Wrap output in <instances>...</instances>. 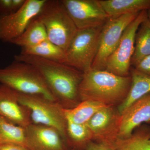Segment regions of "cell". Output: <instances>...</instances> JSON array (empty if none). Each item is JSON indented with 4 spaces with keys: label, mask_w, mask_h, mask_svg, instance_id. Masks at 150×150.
I'll use <instances>...</instances> for the list:
<instances>
[{
    "label": "cell",
    "mask_w": 150,
    "mask_h": 150,
    "mask_svg": "<svg viewBox=\"0 0 150 150\" xmlns=\"http://www.w3.org/2000/svg\"><path fill=\"white\" fill-rule=\"evenodd\" d=\"M139 13L123 15L108 20L101 29L98 51L92 69H105L106 61L118 46L124 30Z\"/></svg>",
    "instance_id": "obj_8"
},
{
    "label": "cell",
    "mask_w": 150,
    "mask_h": 150,
    "mask_svg": "<svg viewBox=\"0 0 150 150\" xmlns=\"http://www.w3.org/2000/svg\"><path fill=\"white\" fill-rule=\"evenodd\" d=\"M35 18L44 25L48 40L66 51L78 28L62 0H46Z\"/></svg>",
    "instance_id": "obj_4"
},
{
    "label": "cell",
    "mask_w": 150,
    "mask_h": 150,
    "mask_svg": "<svg viewBox=\"0 0 150 150\" xmlns=\"http://www.w3.org/2000/svg\"><path fill=\"white\" fill-rule=\"evenodd\" d=\"M147 17V11L141 12L126 28L118 46L106 61L104 70L121 76H130L135 36L140 24Z\"/></svg>",
    "instance_id": "obj_7"
},
{
    "label": "cell",
    "mask_w": 150,
    "mask_h": 150,
    "mask_svg": "<svg viewBox=\"0 0 150 150\" xmlns=\"http://www.w3.org/2000/svg\"><path fill=\"white\" fill-rule=\"evenodd\" d=\"M130 74L131 87L128 95L118 106V112L121 115L131 104L150 92V76L137 71L131 67Z\"/></svg>",
    "instance_id": "obj_16"
},
{
    "label": "cell",
    "mask_w": 150,
    "mask_h": 150,
    "mask_svg": "<svg viewBox=\"0 0 150 150\" xmlns=\"http://www.w3.org/2000/svg\"><path fill=\"white\" fill-rule=\"evenodd\" d=\"M67 143L71 149H85L93 139L92 134L86 124H77L67 120Z\"/></svg>",
    "instance_id": "obj_22"
},
{
    "label": "cell",
    "mask_w": 150,
    "mask_h": 150,
    "mask_svg": "<svg viewBox=\"0 0 150 150\" xmlns=\"http://www.w3.org/2000/svg\"><path fill=\"white\" fill-rule=\"evenodd\" d=\"M107 105L92 100H83L74 107L64 109L66 119L80 124H86L98 110Z\"/></svg>",
    "instance_id": "obj_18"
},
{
    "label": "cell",
    "mask_w": 150,
    "mask_h": 150,
    "mask_svg": "<svg viewBox=\"0 0 150 150\" xmlns=\"http://www.w3.org/2000/svg\"><path fill=\"white\" fill-rule=\"evenodd\" d=\"M109 18L150 9V0H99Z\"/></svg>",
    "instance_id": "obj_15"
},
{
    "label": "cell",
    "mask_w": 150,
    "mask_h": 150,
    "mask_svg": "<svg viewBox=\"0 0 150 150\" xmlns=\"http://www.w3.org/2000/svg\"><path fill=\"white\" fill-rule=\"evenodd\" d=\"M0 150H29L21 145L7 144L0 145Z\"/></svg>",
    "instance_id": "obj_27"
},
{
    "label": "cell",
    "mask_w": 150,
    "mask_h": 150,
    "mask_svg": "<svg viewBox=\"0 0 150 150\" xmlns=\"http://www.w3.org/2000/svg\"><path fill=\"white\" fill-rule=\"evenodd\" d=\"M46 0H26L15 12L0 16V41L10 43L22 34L41 11Z\"/></svg>",
    "instance_id": "obj_9"
},
{
    "label": "cell",
    "mask_w": 150,
    "mask_h": 150,
    "mask_svg": "<svg viewBox=\"0 0 150 150\" xmlns=\"http://www.w3.org/2000/svg\"><path fill=\"white\" fill-rule=\"evenodd\" d=\"M115 150H150V127L144 126L125 139L117 138Z\"/></svg>",
    "instance_id": "obj_17"
},
{
    "label": "cell",
    "mask_w": 150,
    "mask_h": 150,
    "mask_svg": "<svg viewBox=\"0 0 150 150\" xmlns=\"http://www.w3.org/2000/svg\"><path fill=\"white\" fill-rule=\"evenodd\" d=\"M25 147L29 150H70L58 130L52 127L30 123L25 127Z\"/></svg>",
    "instance_id": "obj_11"
},
{
    "label": "cell",
    "mask_w": 150,
    "mask_h": 150,
    "mask_svg": "<svg viewBox=\"0 0 150 150\" xmlns=\"http://www.w3.org/2000/svg\"><path fill=\"white\" fill-rule=\"evenodd\" d=\"M131 76H118L105 70L91 69L83 73L80 85L81 101L92 100L107 106L120 105L131 87Z\"/></svg>",
    "instance_id": "obj_2"
},
{
    "label": "cell",
    "mask_w": 150,
    "mask_h": 150,
    "mask_svg": "<svg viewBox=\"0 0 150 150\" xmlns=\"http://www.w3.org/2000/svg\"><path fill=\"white\" fill-rule=\"evenodd\" d=\"M78 29L103 26L109 19L99 0H62Z\"/></svg>",
    "instance_id": "obj_10"
},
{
    "label": "cell",
    "mask_w": 150,
    "mask_h": 150,
    "mask_svg": "<svg viewBox=\"0 0 150 150\" xmlns=\"http://www.w3.org/2000/svg\"><path fill=\"white\" fill-rule=\"evenodd\" d=\"M120 118V114H117L112 106L98 110L86 124L93 139L113 144L117 138Z\"/></svg>",
    "instance_id": "obj_12"
},
{
    "label": "cell",
    "mask_w": 150,
    "mask_h": 150,
    "mask_svg": "<svg viewBox=\"0 0 150 150\" xmlns=\"http://www.w3.org/2000/svg\"><path fill=\"white\" fill-rule=\"evenodd\" d=\"M20 54L30 55L64 64L65 51L48 39L37 45L22 48Z\"/></svg>",
    "instance_id": "obj_19"
},
{
    "label": "cell",
    "mask_w": 150,
    "mask_h": 150,
    "mask_svg": "<svg viewBox=\"0 0 150 150\" xmlns=\"http://www.w3.org/2000/svg\"><path fill=\"white\" fill-rule=\"evenodd\" d=\"M150 55V22L147 17L137 30L131 67H134L143 58Z\"/></svg>",
    "instance_id": "obj_21"
},
{
    "label": "cell",
    "mask_w": 150,
    "mask_h": 150,
    "mask_svg": "<svg viewBox=\"0 0 150 150\" xmlns=\"http://www.w3.org/2000/svg\"><path fill=\"white\" fill-rule=\"evenodd\" d=\"M0 84L18 93L42 96L55 101L42 75L27 63L15 61L0 68Z\"/></svg>",
    "instance_id": "obj_3"
},
{
    "label": "cell",
    "mask_w": 150,
    "mask_h": 150,
    "mask_svg": "<svg viewBox=\"0 0 150 150\" xmlns=\"http://www.w3.org/2000/svg\"><path fill=\"white\" fill-rule=\"evenodd\" d=\"M147 16L148 20L150 22V9L147 11Z\"/></svg>",
    "instance_id": "obj_28"
},
{
    "label": "cell",
    "mask_w": 150,
    "mask_h": 150,
    "mask_svg": "<svg viewBox=\"0 0 150 150\" xmlns=\"http://www.w3.org/2000/svg\"><path fill=\"white\" fill-rule=\"evenodd\" d=\"M70 150H78L77 149H70Z\"/></svg>",
    "instance_id": "obj_29"
},
{
    "label": "cell",
    "mask_w": 150,
    "mask_h": 150,
    "mask_svg": "<svg viewBox=\"0 0 150 150\" xmlns=\"http://www.w3.org/2000/svg\"><path fill=\"white\" fill-rule=\"evenodd\" d=\"M17 96L20 103L29 110L32 123L54 128L67 143L65 108L55 100L42 96L17 93Z\"/></svg>",
    "instance_id": "obj_5"
},
{
    "label": "cell",
    "mask_w": 150,
    "mask_h": 150,
    "mask_svg": "<svg viewBox=\"0 0 150 150\" xmlns=\"http://www.w3.org/2000/svg\"><path fill=\"white\" fill-rule=\"evenodd\" d=\"M7 144L25 147V130L0 116V145Z\"/></svg>",
    "instance_id": "obj_23"
},
{
    "label": "cell",
    "mask_w": 150,
    "mask_h": 150,
    "mask_svg": "<svg viewBox=\"0 0 150 150\" xmlns=\"http://www.w3.org/2000/svg\"><path fill=\"white\" fill-rule=\"evenodd\" d=\"M47 39L48 36L44 25L35 18L22 34L11 43L22 48L37 45Z\"/></svg>",
    "instance_id": "obj_20"
},
{
    "label": "cell",
    "mask_w": 150,
    "mask_h": 150,
    "mask_svg": "<svg viewBox=\"0 0 150 150\" xmlns=\"http://www.w3.org/2000/svg\"><path fill=\"white\" fill-rule=\"evenodd\" d=\"M85 150H115L114 144L104 142L90 141L86 146Z\"/></svg>",
    "instance_id": "obj_24"
},
{
    "label": "cell",
    "mask_w": 150,
    "mask_h": 150,
    "mask_svg": "<svg viewBox=\"0 0 150 150\" xmlns=\"http://www.w3.org/2000/svg\"><path fill=\"white\" fill-rule=\"evenodd\" d=\"M103 26L78 29L65 51L64 64L83 73L91 69L98 51Z\"/></svg>",
    "instance_id": "obj_6"
},
{
    "label": "cell",
    "mask_w": 150,
    "mask_h": 150,
    "mask_svg": "<svg viewBox=\"0 0 150 150\" xmlns=\"http://www.w3.org/2000/svg\"><path fill=\"white\" fill-rule=\"evenodd\" d=\"M132 67L140 72L150 76V55L143 58Z\"/></svg>",
    "instance_id": "obj_25"
},
{
    "label": "cell",
    "mask_w": 150,
    "mask_h": 150,
    "mask_svg": "<svg viewBox=\"0 0 150 150\" xmlns=\"http://www.w3.org/2000/svg\"><path fill=\"white\" fill-rule=\"evenodd\" d=\"M15 61L35 67L42 75L55 101L65 109L77 105L81 100L80 85L83 73L60 62L37 56L19 54Z\"/></svg>",
    "instance_id": "obj_1"
},
{
    "label": "cell",
    "mask_w": 150,
    "mask_h": 150,
    "mask_svg": "<svg viewBox=\"0 0 150 150\" xmlns=\"http://www.w3.org/2000/svg\"><path fill=\"white\" fill-rule=\"evenodd\" d=\"M0 116L23 127L31 123L28 109L19 102L17 93L0 84Z\"/></svg>",
    "instance_id": "obj_14"
},
{
    "label": "cell",
    "mask_w": 150,
    "mask_h": 150,
    "mask_svg": "<svg viewBox=\"0 0 150 150\" xmlns=\"http://www.w3.org/2000/svg\"><path fill=\"white\" fill-rule=\"evenodd\" d=\"M15 12L13 0H0V16L8 15Z\"/></svg>",
    "instance_id": "obj_26"
},
{
    "label": "cell",
    "mask_w": 150,
    "mask_h": 150,
    "mask_svg": "<svg viewBox=\"0 0 150 150\" xmlns=\"http://www.w3.org/2000/svg\"><path fill=\"white\" fill-rule=\"evenodd\" d=\"M143 123H150V92L133 103L120 115L117 138L130 137Z\"/></svg>",
    "instance_id": "obj_13"
}]
</instances>
